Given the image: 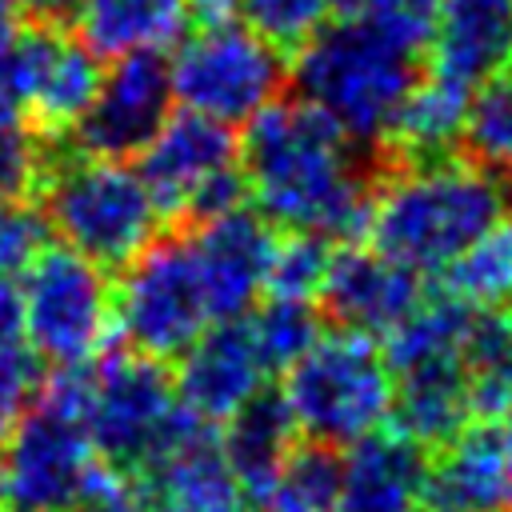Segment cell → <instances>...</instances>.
<instances>
[{
  "mask_svg": "<svg viewBox=\"0 0 512 512\" xmlns=\"http://www.w3.org/2000/svg\"><path fill=\"white\" fill-rule=\"evenodd\" d=\"M240 176L244 200L268 224L352 240L368 216V176L352 144L324 112L296 100H272L244 124Z\"/></svg>",
  "mask_w": 512,
  "mask_h": 512,
  "instance_id": "cell-1",
  "label": "cell"
},
{
  "mask_svg": "<svg viewBox=\"0 0 512 512\" xmlns=\"http://www.w3.org/2000/svg\"><path fill=\"white\" fill-rule=\"evenodd\" d=\"M508 184L472 156H424L396 168L368 196V248L416 276H440L504 208Z\"/></svg>",
  "mask_w": 512,
  "mask_h": 512,
  "instance_id": "cell-2",
  "label": "cell"
},
{
  "mask_svg": "<svg viewBox=\"0 0 512 512\" xmlns=\"http://www.w3.org/2000/svg\"><path fill=\"white\" fill-rule=\"evenodd\" d=\"M288 80L300 100L324 112L352 144H384L416 84V56L336 16V24H324L296 48Z\"/></svg>",
  "mask_w": 512,
  "mask_h": 512,
  "instance_id": "cell-3",
  "label": "cell"
},
{
  "mask_svg": "<svg viewBox=\"0 0 512 512\" xmlns=\"http://www.w3.org/2000/svg\"><path fill=\"white\" fill-rule=\"evenodd\" d=\"M88 364L40 380L28 408L0 436L4 512H68L88 488L100 464L88 436Z\"/></svg>",
  "mask_w": 512,
  "mask_h": 512,
  "instance_id": "cell-4",
  "label": "cell"
},
{
  "mask_svg": "<svg viewBox=\"0 0 512 512\" xmlns=\"http://www.w3.org/2000/svg\"><path fill=\"white\" fill-rule=\"evenodd\" d=\"M40 188L48 232L100 268H124L160 236L164 212L128 160L72 152L60 164L48 160Z\"/></svg>",
  "mask_w": 512,
  "mask_h": 512,
  "instance_id": "cell-5",
  "label": "cell"
},
{
  "mask_svg": "<svg viewBox=\"0 0 512 512\" xmlns=\"http://www.w3.org/2000/svg\"><path fill=\"white\" fill-rule=\"evenodd\" d=\"M280 396L300 436L344 448L392 412V372L376 336L332 328L320 332L300 360L284 368Z\"/></svg>",
  "mask_w": 512,
  "mask_h": 512,
  "instance_id": "cell-6",
  "label": "cell"
},
{
  "mask_svg": "<svg viewBox=\"0 0 512 512\" xmlns=\"http://www.w3.org/2000/svg\"><path fill=\"white\" fill-rule=\"evenodd\" d=\"M168 84L188 112L228 128L248 124L288 84V56L236 16H204L172 44Z\"/></svg>",
  "mask_w": 512,
  "mask_h": 512,
  "instance_id": "cell-7",
  "label": "cell"
},
{
  "mask_svg": "<svg viewBox=\"0 0 512 512\" xmlns=\"http://www.w3.org/2000/svg\"><path fill=\"white\" fill-rule=\"evenodd\" d=\"M20 336L56 364L76 368L104 352L112 336V284L100 264L64 244H44L20 272Z\"/></svg>",
  "mask_w": 512,
  "mask_h": 512,
  "instance_id": "cell-8",
  "label": "cell"
},
{
  "mask_svg": "<svg viewBox=\"0 0 512 512\" xmlns=\"http://www.w3.org/2000/svg\"><path fill=\"white\" fill-rule=\"evenodd\" d=\"M208 324L212 316L188 236H156L120 268L112 284V332H120L132 352L176 360Z\"/></svg>",
  "mask_w": 512,
  "mask_h": 512,
  "instance_id": "cell-9",
  "label": "cell"
},
{
  "mask_svg": "<svg viewBox=\"0 0 512 512\" xmlns=\"http://www.w3.org/2000/svg\"><path fill=\"white\" fill-rule=\"evenodd\" d=\"M140 176L164 216H216L244 204L236 132L200 112H168L136 152Z\"/></svg>",
  "mask_w": 512,
  "mask_h": 512,
  "instance_id": "cell-10",
  "label": "cell"
},
{
  "mask_svg": "<svg viewBox=\"0 0 512 512\" xmlns=\"http://www.w3.org/2000/svg\"><path fill=\"white\" fill-rule=\"evenodd\" d=\"M176 408L172 372L144 352H108L88 364V436L96 460L132 480Z\"/></svg>",
  "mask_w": 512,
  "mask_h": 512,
  "instance_id": "cell-11",
  "label": "cell"
},
{
  "mask_svg": "<svg viewBox=\"0 0 512 512\" xmlns=\"http://www.w3.org/2000/svg\"><path fill=\"white\" fill-rule=\"evenodd\" d=\"M100 60L52 20L20 24L12 44L0 52V92L36 124L40 136L72 132L84 116L96 84Z\"/></svg>",
  "mask_w": 512,
  "mask_h": 512,
  "instance_id": "cell-12",
  "label": "cell"
},
{
  "mask_svg": "<svg viewBox=\"0 0 512 512\" xmlns=\"http://www.w3.org/2000/svg\"><path fill=\"white\" fill-rule=\"evenodd\" d=\"M172 112L168 60L160 52H132L100 72V84L76 120V152L128 160Z\"/></svg>",
  "mask_w": 512,
  "mask_h": 512,
  "instance_id": "cell-13",
  "label": "cell"
},
{
  "mask_svg": "<svg viewBox=\"0 0 512 512\" xmlns=\"http://www.w3.org/2000/svg\"><path fill=\"white\" fill-rule=\"evenodd\" d=\"M420 504L424 512H512V420H468L432 448Z\"/></svg>",
  "mask_w": 512,
  "mask_h": 512,
  "instance_id": "cell-14",
  "label": "cell"
},
{
  "mask_svg": "<svg viewBox=\"0 0 512 512\" xmlns=\"http://www.w3.org/2000/svg\"><path fill=\"white\" fill-rule=\"evenodd\" d=\"M272 240L276 236L268 220L260 212H248L244 204L200 220V228L188 236V248L212 320H236L256 308V300L264 296Z\"/></svg>",
  "mask_w": 512,
  "mask_h": 512,
  "instance_id": "cell-15",
  "label": "cell"
},
{
  "mask_svg": "<svg viewBox=\"0 0 512 512\" xmlns=\"http://www.w3.org/2000/svg\"><path fill=\"white\" fill-rule=\"evenodd\" d=\"M264 360L252 344L248 320H212L180 356H176V400L208 424H224L252 392L264 388Z\"/></svg>",
  "mask_w": 512,
  "mask_h": 512,
  "instance_id": "cell-16",
  "label": "cell"
},
{
  "mask_svg": "<svg viewBox=\"0 0 512 512\" xmlns=\"http://www.w3.org/2000/svg\"><path fill=\"white\" fill-rule=\"evenodd\" d=\"M420 280L424 276L380 256L376 248L348 244V248H332L316 304L336 320V328L384 336L420 304L424 296Z\"/></svg>",
  "mask_w": 512,
  "mask_h": 512,
  "instance_id": "cell-17",
  "label": "cell"
},
{
  "mask_svg": "<svg viewBox=\"0 0 512 512\" xmlns=\"http://www.w3.org/2000/svg\"><path fill=\"white\" fill-rule=\"evenodd\" d=\"M424 464L428 448H420L412 436L384 424L372 428L348 444L332 512H424Z\"/></svg>",
  "mask_w": 512,
  "mask_h": 512,
  "instance_id": "cell-18",
  "label": "cell"
},
{
  "mask_svg": "<svg viewBox=\"0 0 512 512\" xmlns=\"http://www.w3.org/2000/svg\"><path fill=\"white\" fill-rule=\"evenodd\" d=\"M432 72L464 88L512 68V0H444L432 40Z\"/></svg>",
  "mask_w": 512,
  "mask_h": 512,
  "instance_id": "cell-19",
  "label": "cell"
},
{
  "mask_svg": "<svg viewBox=\"0 0 512 512\" xmlns=\"http://www.w3.org/2000/svg\"><path fill=\"white\" fill-rule=\"evenodd\" d=\"M68 20L96 60H120L172 48L192 24V0H76Z\"/></svg>",
  "mask_w": 512,
  "mask_h": 512,
  "instance_id": "cell-20",
  "label": "cell"
},
{
  "mask_svg": "<svg viewBox=\"0 0 512 512\" xmlns=\"http://www.w3.org/2000/svg\"><path fill=\"white\" fill-rule=\"evenodd\" d=\"M300 440V428L280 392L260 388L252 392L224 424H220V452L240 484L244 504H264L276 468L284 464L288 448Z\"/></svg>",
  "mask_w": 512,
  "mask_h": 512,
  "instance_id": "cell-21",
  "label": "cell"
},
{
  "mask_svg": "<svg viewBox=\"0 0 512 512\" xmlns=\"http://www.w3.org/2000/svg\"><path fill=\"white\" fill-rule=\"evenodd\" d=\"M472 420L512 408V308H472L460 340Z\"/></svg>",
  "mask_w": 512,
  "mask_h": 512,
  "instance_id": "cell-22",
  "label": "cell"
},
{
  "mask_svg": "<svg viewBox=\"0 0 512 512\" xmlns=\"http://www.w3.org/2000/svg\"><path fill=\"white\" fill-rule=\"evenodd\" d=\"M468 92L472 88H464V84H456L448 76H436V72L424 76V80L416 76V84L404 96L384 144H392L408 160L452 152L460 144V132H464Z\"/></svg>",
  "mask_w": 512,
  "mask_h": 512,
  "instance_id": "cell-23",
  "label": "cell"
},
{
  "mask_svg": "<svg viewBox=\"0 0 512 512\" xmlns=\"http://www.w3.org/2000/svg\"><path fill=\"white\" fill-rule=\"evenodd\" d=\"M440 276L472 308H512V204Z\"/></svg>",
  "mask_w": 512,
  "mask_h": 512,
  "instance_id": "cell-24",
  "label": "cell"
},
{
  "mask_svg": "<svg viewBox=\"0 0 512 512\" xmlns=\"http://www.w3.org/2000/svg\"><path fill=\"white\" fill-rule=\"evenodd\" d=\"M340 472H344L340 448L304 436L288 448L260 508L264 512H332L340 492Z\"/></svg>",
  "mask_w": 512,
  "mask_h": 512,
  "instance_id": "cell-25",
  "label": "cell"
},
{
  "mask_svg": "<svg viewBox=\"0 0 512 512\" xmlns=\"http://www.w3.org/2000/svg\"><path fill=\"white\" fill-rule=\"evenodd\" d=\"M460 144L484 168H492L500 176L512 172V68L488 76L484 84H476L468 92Z\"/></svg>",
  "mask_w": 512,
  "mask_h": 512,
  "instance_id": "cell-26",
  "label": "cell"
},
{
  "mask_svg": "<svg viewBox=\"0 0 512 512\" xmlns=\"http://www.w3.org/2000/svg\"><path fill=\"white\" fill-rule=\"evenodd\" d=\"M252 344L264 360L268 372H284L292 360H300L308 352V344L324 332L316 300H288V296H268V304H260L256 312L244 316Z\"/></svg>",
  "mask_w": 512,
  "mask_h": 512,
  "instance_id": "cell-27",
  "label": "cell"
},
{
  "mask_svg": "<svg viewBox=\"0 0 512 512\" xmlns=\"http://www.w3.org/2000/svg\"><path fill=\"white\" fill-rule=\"evenodd\" d=\"M444 0H332V16L356 20L396 48L420 56L432 40L436 16Z\"/></svg>",
  "mask_w": 512,
  "mask_h": 512,
  "instance_id": "cell-28",
  "label": "cell"
},
{
  "mask_svg": "<svg viewBox=\"0 0 512 512\" xmlns=\"http://www.w3.org/2000/svg\"><path fill=\"white\" fill-rule=\"evenodd\" d=\"M332 260V240L316 232H288L272 240L264 292L288 300H316Z\"/></svg>",
  "mask_w": 512,
  "mask_h": 512,
  "instance_id": "cell-29",
  "label": "cell"
},
{
  "mask_svg": "<svg viewBox=\"0 0 512 512\" xmlns=\"http://www.w3.org/2000/svg\"><path fill=\"white\" fill-rule=\"evenodd\" d=\"M44 168H48L44 136L0 92V200H20L32 188H40Z\"/></svg>",
  "mask_w": 512,
  "mask_h": 512,
  "instance_id": "cell-30",
  "label": "cell"
},
{
  "mask_svg": "<svg viewBox=\"0 0 512 512\" xmlns=\"http://www.w3.org/2000/svg\"><path fill=\"white\" fill-rule=\"evenodd\" d=\"M332 16V0H248L236 20L256 28L276 48H300L312 32H320Z\"/></svg>",
  "mask_w": 512,
  "mask_h": 512,
  "instance_id": "cell-31",
  "label": "cell"
},
{
  "mask_svg": "<svg viewBox=\"0 0 512 512\" xmlns=\"http://www.w3.org/2000/svg\"><path fill=\"white\" fill-rule=\"evenodd\" d=\"M48 244V224L44 212L20 200H0V276H20L36 252Z\"/></svg>",
  "mask_w": 512,
  "mask_h": 512,
  "instance_id": "cell-32",
  "label": "cell"
},
{
  "mask_svg": "<svg viewBox=\"0 0 512 512\" xmlns=\"http://www.w3.org/2000/svg\"><path fill=\"white\" fill-rule=\"evenodd\" d=\"M40 356L24 344V340H12V344H0V436L16 424V416L28 408V400L36 396L40 388Z\"/></svg>",
  "mask_w": 512,
  "mask_h": 512,
  "instance_id": "cell-33",
  "label": "cell"
},
{
  "mask_svg": "<svg viewBox=\"0 0 512 512\" xmlns=\"http://www.w3.org/2000/svg\"><path fill=\"white\" fill-rule=\"evenodd\" d=\"M68 512H144V500L132 488V480H124L108 464H96L88 476V488Z\"/></svg>",
  "mask_w": 512,
  "mask_h": 512,
  "instance_id": "cell-34",
  "label": "cell"
},
{
  "mask_svg": "<svg viewBox=\"0 0 512 512\" xmlns=\"http://www.w3.org/2000/svg\"><path fill=\"white\" fill-rule=\"evenodd\" d=\"M24 340L20 336V292L12 284V276H0V344Z\"/></svg>",
  "mask_w": 512,
  "mask_h": 512,
  "instance_id": "cell-35",
  "label": "cell"
},
{
  "mask_svg": "<svg viewBox=\"0 0 512 512\" xmlns=\"http://www.w3.org/2000/svg\"><path fill=\"white\" fill-rule=\"evenodd\" d=\"M16 4H20V12H28L32 20H52V24L68 20L72 8H76V0H16Z\"/></svg>",
  "mask_w": 512,
  "mask_h": 512,
  "instance_id": "cell-36",
  "label": "cell"
},
{
  "mask_svg": "<svg viewBox=\"0 0 512 512\" xmlns=\"http://www.w3.org/2000/svg\"><path fill=\"white\" fill-rule=\"evenodd\" d=\"M20 4L16 0H0V52L12 44V36L20 32Z\"/></svg>",
  "mask_w": 512,
  "mask_h": 512,
  "instance_id": "cell-37",
  "label": "cell"
},
{
  "mask_svg": "<svg viewBox=\"0 0 512 512\" xmlns=\"http://www.w3.org/2000/svg\"><path fill=\"white\" fill-rule=\"evenodd\" d=\"M248 0H192V16L204 20V16H236Z\"/></svg>",
  "mask_w": 512,
  "mask_h": 512,
  "instance_id": "cell-38",
  "label": "cell"
},
{
  "mask_svg": "<svg viewBox=\"0 0 512 512\" xmlns=\"http://www.w3.org/2000/svg\"><path fill=\"white\" fill-rule=\"evenodd\" d=\"M144 512H192V508H180V504H144Z\"/></svg>",
  "mask_w": 512,
  "mask_h": 512,
  "instance_id": "cell-39",
  "label": "cell"
},
{
  "mask_svg": "<svg viewBox=\"0 0 512 512\" xmlns=\"http://www.w3.org/2000/svg\"><path fill=\"white\" fill-rule=\"evenodd\" d=\"M0 512H4V508H0Z\"/></svg>",
  "mask_w": 512,
  "mask_h": 512,
  "instance_id": "cell-40",
  "label": "cell"
}]
</instances>
